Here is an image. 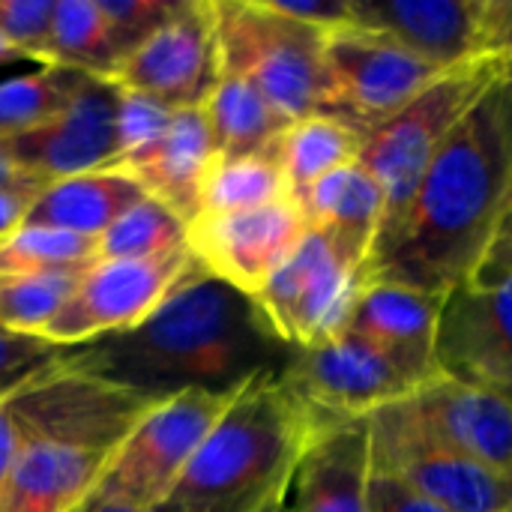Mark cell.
Segmentation results:
<instances>
[{
	"label": "cell",
	"mask_w": 512,
	"mask_h": 512,
	"mask_svg": "<svg viewBox=\"0 0 512 512\" xmlns=\"http://www.w3.org/2000/svg\"><path fill=\"white\" fill-rule=\"evenodd\" d=\"M501 81L438 150L408 210L375 246L369 279L438 297L474 279L512 198V144Z\"/></svg>",
	"instance_id": "cell-1"
},
{
	"label": "cell",
	"mask_w": 512,
	"mask_h": 512,
	"mask_svg": "<svg viewBox=\"0 0 512 512\" xmlns=\"http://www.w3.org/2000/svg\"><path fill=\"white\" fill-rule=\"evenodd\" d=\"M291 351L249 294L198 270L141 327L75 348L72 360L165 399L183 390H240L264 372L285 369Z\"/></svg>",
	"instance_id": "cell-2"
},
{
	"label": "cell",
	"mask_w": 512,
	"mask_h": 512,
	"mask_svg": "<svg viewBox=\"0 0 512 512\" xmlns=\"http://www.w3.org/2000/svg\"><path fill=\"white\" fill-rule=\"evenodd\" d=\"M279 372H264L237 390L171 498L201 512H258L291 492L294 471L318 432Z\"/></svg>",
	"instance_id": "cell-3"
},
{
	"label": "cell",
	"mask_w": 512,
	"mask_h": 512,
	"mask_svg": "<svg viewBox=\"0 0 512 512\" xmlns=\"http://www.w3.org/2000/svg\"><path fill=\"white\" fill-rule=\"evenodd\" d=\"M222 69L252 81L288 120L336 114L339 99L327 66V30L291 21L264 0H216Z\"/></svg>",
	"instance_id": "cell-4"
},
{
	"label": "cell",
	"mask_w": 512,
	"mask_h": 512,
	"mask_svg": "<svg viewBox=\"0 0 512 512\" xmlns=\"http://www.w3.org/2000/svg\"><path fill=\"white\" fill-rule=\"evenodd\" d=\"M507 66L498 60H474L444 72L414 102H408L387 123L375 126L360 150V165L384 189V225L378 243L396 228L423 183L432 159L453 135V129L474 111V105L504 78ZM375 243V246H378ZM375 255V252H372Z\"/></svg>",
	"instance_id": "cell-5"
},
{
	"label": "cell",
	"mask_w": 512,
	"mask_h": 512,
	"mask_svg": "<svg viewBox=\"0 0 512 512\" xmlns=\"http://www.w3.org/2000/svg\"><path fill=\"white\" fill-rule=\"evenodd\" d=\"M27 441H54L111 456L159 402L81 369L72 354L6 396Z\"/></svg>",
	"instance_id": "cell-6"
},
{
	"label": "cell",
	"mask_w": 512,
	"mask_h": 512,
	"mask_svg": "<svg viewBox=\"0 0 512 512\" xmlns=\"http://www.w3.org/2000/svg\"><path fill=\"white\" fill-rule=\"evenodd\" d=\"M366 282L369 270L351 261L327 231L309 225L288 261L252 300L288 348H315L348 330Z\"/></svg>",
	"instance_id": "cell-7"
},
{
	"label": "cell",
	"mask_w": 512,
	"mask_h": 512,
	"mask_svg": "<svg viewBox=\"0 0 512 512\" xmlns=\"http://www.w3.org/2000/svg\"><path fill=\"white\" fill-rule=\"evenodd\" d=\"M198 270L192 249L159 258H102L78 282L75 294L45 330L57 348H87L141 327Z\"/></svg>",
	"instance_id": "cell-8"
},
{
	"label": "cell",
	"mask_w": 512,
	"mask_h": 512,
	"mask_svg": "<svg viewBox=\"0 0 512 512\" xmlns=\"http://www.w3.org/2000/svg\"><path fill=\"white\" fill-rule=\"evenodd\" d=\"M234 396L237 390H183L159 399L117 444L96 486L159 507Z\"/></svg>",
	"instance_id": "cell-9"
},
{
	"label": "cell",
	"mask_w": 512,
	"mask_h": 512,
	"mask_svg": "<svg viewBox=\"0 0 512 512\" xmlns=\"http://www.w3.org/2000/svg\"><path fill=\"white\" fill-rule=\"evenodd\" d=\"M279 375L318 435L369 420L417 390L375 345L348 330L324 345L294 348Z\"/></svg>",
	"instance_id": "cell-10"
},
{
	"label": "cell",
	"mask_w": 512,
	"mask_h": 512,
	"mask_svg": "<svg viewBox=\"0 0 512 512\" xmlns=\"http://www.w3.org/2000/svg\"><path fill=\"white\" fill-rule=\"evenodd\" d=\"M372 462L399 474L444 512H512V471L480 465L429 438L402 405L369 417Z\"/></svg>",
	"instance_id": "cell-11"
},
{
	"label": "cell",
	"mask_w": 512,
	"mask_h": 512,
	"mask_svg": "<svg viewBox=\"0 0 512 512\" xmlns=\"http://www.w3.org/2000/svg\"><path fill=\"white\" fill-rule=\"evenodd\" d=\"M324 48L336 84L339 117L366 135L450 72L405 48L393 36L357 21L327 30Z\"/></svg>",
	"instance_id": "cell-12"
},
{
	"label": "cell",
	"mask_w": 512,
	"mask_h": 512,
	"mask_svg": "<svg viewBox=\"0 0 512 512\" xmlns=\"http://www.w3.org/2000/svg\"><path fill=\"white\" fill-rule=\"evenodd\" d=\"M219 78L216 6L213 0H183L180 9L117 66L111 81L126 93L183 111L204 108Z\"/></svg>",
	"instance_id": "cell-13"
},
{
	"label": "cell",
	"mask_w": 512,
	"mask_h": 512,
	"mask_svg": "<svg viewBox=\"0 0 512 512\" xmlns=\"http://www.w3.org/2000/svg\"><path fill=\"white\" fill-rule=\"evenodd\" d=\"M120 96L123 90L111 78L87 75L54 120L9 141L15 162L45 183L120 168Z\"/></svg>",
	"instance_id": "cell-14"
},
{
	"label": "cell",
	"mask_w": 512,
	"mask_h": 512,
	"mask_svg": "<svg viewBox=\"0 0 512 512\" xmlns=\"http://www.w3.org/2000/svg\"><path fill=\"white\" fill-rule=\"evenodd\" d=\"M306 231L303 207L294 198H282L243 213L198 216L189 225V249L210 276L258 297Z\"/></svg>",
	"instance_id": "cell-15"
},
{
	"label": "cell",
	"mask_w": 512,
	"mask_h": 512,
	"mask_svg": "<svg viewBox=\"0 0 512 512\" xmlns=\"http://www.w3.org/2000/svg\"><path fill=\"white\" fill-rule=\"evenodd\" d=\"M438 372L512 405V279L465 282L444 297Z\"/></svg>",
	"instance_id": "cell-16"
},
{
	"label": "cell",
	"mask_w": 512,
	"mask_h": 512,
	"mask_svg": "<svg viewBox=\"0 0 512 512\" xmlns=\"http://www.w3.org/2000/svg\"><path fill=\"white\" fill-rule=\"evenodd\" d=\"M444 297L399 282L369 279L357 297L348 333L375 345L417 390L438 372V324Z\"/></svg>",
	"instance_id": "cell-17"
},
{
	"label": "cell",
	"mask_w": 512,
	"mask_h": 512,
	"mask_svg": "<svg viewBox=\"0 0 512 512\" xmlns=\"http://www.w3.org/2000/svg\"><path fill=\"white\" fill-rule=\"evenodd\" d=\"M399 405L438 444L480 465L512 471L510 402L441 375Z\"/></svg>",
	"instance_id": "cell-18"
},
{
	"label": "cell",
	"mask_w": 512,
	"mask_h": 512,
	"mask_svg": "<svg viewBox=\"0 0 512 512\" xmlns=\"http://www.w3.org/2000/svg\"><path fill=\"white\" fill-rule=\"evenodd\" d=\"M351 12L441 69L483 60L480 0H351Z\"/></svg>",
	"instance_id": "cell-19"
},
{
	"label": "cell",
	"mask_w": 512,
	"mask_h": 512,
	"mask_svg": "<svg viewBox=\"0 0 512 512\" xmlns=\"http://www.w3.org/2000/svg\"><path fill=\"white\" fill-rule=\"evenodd\" d=\"M213 159L216 147L204 108H183L150 147L126 156L120 168L192 225L201 216V186Z\"/></svg>",
	"instance_id": "cell-20"
},
{
	"label": "cell",
	"mask_w": 512,
	"mask_h": 512,
	"mask_svg": "<svg viewBox=\"0 0 512 512\" xmlns=\"http://www.w3.org/2000/svg\"><path fill=\"white\" fill-rule=\"evenodd\" d=\"M372 474V426L354 420L321 432L303 453L291 492V512H366Z\"/></svg>",
	"instance_id": "cell-21"
},
{
	"label": "cell",
	"mask_w": 512,
	"mask_h": 512,
	"mask_svg": "<svg viewBox=\"0 0 512 512\" xmlns=\"http://www.w3.org/2000/svg\"><path fill=\"white\" fill-rule=\"evenodd\" d=\"M111 456L54 441H27L0 512H75L96 489Z\"/></svg>",
	"instance_id": "cell-22"
},
{
	"label": "cell",
	"mask_w": 512,
	"mask_h": 512,
	"mask_svg": "<svg viewBox=\"0 0 512 512\" xmlns=\"http://www.w3.org/2000/svg\"><path fill=\"white\" fill-rule=\"evenodd\" d=\"M297 204L309 225L327 231L351 261L369 270L384 225V189L360 159L315 183Z\"/></svg>",
	"instance_id": "cell-23"
},
{
	"label": "cell",
	"mask_w": 512,
	"mask_h": 512,
	"mask_svg": "<svg viewBox=\"0 0 512 512\" xmlns=\"http://www.w3.org/2000/svg\"><path fill=\"white\" fill-rule=\"evenodd\" d=\"M144 195V186L123 168L87 171L48 183L30 204L24 225H42L99 240Z\"/></svg>",
	"instance_id": "cell-24"
},
{
	"label": "cell",
	"mask_w": 512,
	"mask_h": 512,
	"mask_svg": "<svg viewBox=\"0 0 512 512\" xmlns=\"http://www.w3.org/2000/svg\"><path fill=\"white\" fill-rule=\"evenodd\" d=\"M216 156H249L273 153L285 129L291 126L261 90L237 72L222 69V78L204 102Z\"/></svg>",
	"instance_id": "cell-25"
},
{
	"label": "cell",
	"mask_w": 512,
	"mask_h": 512,
	"mask_svg": "<svg viewBox=\"0 0 512 512\" xmlns=\"http://www.w3.org/2000/svg\"><path fill=\"white\" fill-rule=\"evenodd\" d=\"M366 132L336 114H309L291 123L279 141V162L288 195L303 201L306 192L333 171L360 159Z\"/></svg>",
	"instance_id": "cell-26"
},
{
	"label": "cell",
	"mask_w": 512,
	"mask_h": 512,
	"mask_svg": "<svg viewBox=\"0 0 512 512\" xmlns=\"http://www.w3.org/2000/svg\"><path fill=\"white\" fill-rule=\"evenodd\" d=\"M288 195L279 150L249 156H216L201 186V216L243 213L276 204Z\"/></svg>",
	"instance_id": "cell-27"
},
{
	"label": "cell",
	"mask_w": 512,
	"mask_h": 512,
	"mask_svg": "<svg viewBox=\"0 0 512 512\" xmlns=\"http://www.w3.org/2000/svg\"><path fill=\"white\" fill-rule=\"evenodd\" d=\"M48 66H60L93 78H114L120 57L108 21L99 9V0H57L51 21Z\"/></svg>",
	"instance_id": "cell-28"
},
{
	"label": "cell",
	"mask_w": 512,
	"mask_h": 512,
	"mask_svg": "<svg viewBox=\"0 0 512 512\" xmlns=\"http://www.w3.org/2000/svg\"><path fill=\"white\" fill-rule=\"evenodd\" d=\"M84 78L81 72L42 66L0 81V141H12L54 120L72 102Z\"/></svg>",
	"instance_id": "cell-29"
},
{
	"label": "cell",
	"mask_w": 512,
	"mask_h": 512,
	"mask_svg": "<svg viewBox=\"0 0 512 512\" xmlns=\"http://www.w3.org/2000/svg\"><path fill=\"white\" fill-rule=\"evenodd\" d=\"M87 270L0 276V330L45 336Z\"/></svg>",
	"instance_id": "cell-30"
},
{
	"label": "cell",
	"mask_w": 512,
	"mask_h": 512,
	"mask_svg": "<svg viewBox=\"0 0 512 512\" xmlns=\"http://www.w3.org/2000/svg\"><path fill=\"white\" fill-rule=\"evenodd\" d=\"M189 249V225L159 198L144 195L102 237V258H159Z\"/></svg>",
	"instance_id": "cell-31"
},
{
	"label": "cell",
	"mask_w": 512,
	"mask_h": 512,
	"mask_svg": "<svg viewBox=\"0 0 512 512\" xmlns=\"http://www.w3.org/2000/svg\"><path fill=\"white\" fill-rule=\"evenodd\" d=\"M96 261H99V240L72 231L21 225L6 240H0V276L90 270Z\"/></svg>",
	"instance_id": "cell-32"
},
{
	"label": "cell",
	"mask_w": 512,
	"mask_h": 512,
	"mask_svg": "<svg viewBox=\"0 0 512 512\" xmlns=\"http://www.w3.org/2000/svg\"><path fill=\"white\" fill-rule=\"evenodd\" d=\"M180 3L183 0H99L120 63L144 45L180 9Z\"/></svg>",
	"instance_id": "cell-33"
},
{
	"label": "cell",
	"mask_w": 512,
	"mask_h": 512,
	"mask_svg": "<svg viewBox=\"0 0 512 512\" xmlns=\"http://www.w3.org/2000/svg\"><path fill=\"white\" fill-rule=\"evenodd\" d=\"M54 6L57 0H0V33L18 57L48 66Z\"/></svg>",
	"instance_id": "cell-34"
},
{
	"label": "cell",
	"mask_w": 512,
	"mask_h": 512,
	"mask_svg": "<svg viewBox=\"0 0 512 512\" xmlns=\"http://www.w3.org/2000/svg\"><path fill=\"white\" fill-rule=\"evenodd\" d=\"M72 351L57 348L39 336L0 330V396H9L21 384L63 363Z\"/></svg>",
	"instance_id": "cell-35"
},
{
	"label": "cell",
	"mask_w": 512,
	"mask_h": 512,
	"mask_svg": "<svg viewBox=\"0 0 512 512\" xmlns=\"http://www.w3.org/2000/svg\"><path fill=\"white\" fill-rule=\"evenodd\" d=\"M174 111L138 96V93H126L120 96V144H123V159L150 147L171 123Z\"/></svg>",
	"instance_id": "cell-36"
},
{
	"label": "cell",
	"mask_w": 512,
	"mask_h": 512,
	"mask_svg": "<svg viewBox=\"0 0 512 512\" xmlns=\"http://www.w3.org/2000/svg\"><path fill=\"white\" fill-rule=\"evenodd\" d=\"M366 512H444L429 498H423L414 486H408L399 474L372 462L369 474V498Z\"/></svg>",
	"instance_id": "cell-37"
},
{
	"label": "cell",
	"mask_w": 512,
	"mask_h": 512,
	"mask_svg": "<svg viewBox=\"0 0 512 512\" xmlns=\"http://www.w3.org/2000/svg\"><path fill=\"white\" fill-rule=\"evenodd\" d=\"M480 54L512 66V0H480Z\"/></svg>",
	"instance_id": "cell-38"
},
{
	"label": "cell",
	"mask_w": 512,
	"mask_h": 512,
	"mask_svg": "<svg viewBox=\"0 0 512 512\" xmlns=\"http://www.w3.org/2000/svg\"><path fill=\"white\" fill-rule=\"evenodd\" d=\"M264 3L291 21H300L318 30H333V27L354 21L351 0H264Z\"/></svg>",
	"instance_id": "cell-39"
},
{
	"label": "cell",
	"mask_w": 512,
	"mask_h": 512,
	"mask_svg": "<svg viewBox=\"0 0 512 512\" xmlns=\"http://www.w3.org/2000/svg\"><path fill=\"white\" fill-rule=\"evenodd\" d=\"M504 279H512V198L507 210L501 213L498 225H495L489 249H486V255H483V261H480L471 282L495 285V282H504Z\"/></svg>",
	"instance_id": "cell-40"
},
{
	"label": "cell",
	"mask_w": 512,
	"mask_h": 512,
	"mask_svg": "<svg viewBox=\"0 0 512 512\" xmlns=\"http://www.w3.org/2000/svg\"><path fill=\"white\" fill-rule=\"evenodd\" d=\"M24 444H27V438H24V432H21L15 414H12L9 402H6V396H3V399H0V501H3V495H6L9 477H12V471H15V462H18Z\"/></svg>",
	"instance_id": "cell-41"
},
{
	"label": "cell",
	"mask_w": 512,
	"mask_h": 512,
	"mask_svg": "<svg viewBox=\"0 0 512 512\" xmlns=\"http://www.w3.org/2000/svg\"><path fill=\"white\" fill-rule=\"evenodd\" d=\"M42 189H3L0 192V240H6L12 231H18L27 222L30 204L36 201Z\"/></svg>",
	"instance_id": "cell-42"
},
{
	"label": "cell",
	"mask_w": 512,
	"mask_h": 512,
	"mask_svg": "<svg viewBox=\"0 0 512 512\" xmlns=\"http://www.w3.org/2000/svg\"><path fill=\"white\" fill-rule=\"evenodd\" d=\"M45 186H48L45 180L27 174L15 162V156L9 150V141H0V192L3 189H45Z\"/></svg>",
	"instance_id": "cell-43"
},
{
	"label": "cell",
	"mask_w": 512,
	"mask_h": 512,
	"mask_svg": "<svg viewBox=\"0 0 512 512\" xmlns=\"http://www.w3.org/2000/svg\"><path fill=\"white\" fill-rule=\"evenodd\" d=\"M75 512H150V507H144L141 501H135L129 495H120V492L96 486L90 492V498Z\"/></svg>",
	"instance_id": "cell-44"
},
{
	"label": "cell",
	"mask_w": 512,
	"mask_h": 512,
	"mask_svg": "<svg viewBox=\"0 0 512 512\" xmlns=\"http://www.w3.org/2000/svg\"><path fill=\"white\" fill-rule=\"evenodd\" d=\"M501 102H504V120H507V132H510L512 144V66H507L504 81H501Z\"/></svg>",
	"instance_id": "cell-45"
},
{
	"label": "cell",
	"mask_w": 512,
	"mask_h": 512,
	"mask_svg": "<svg viewBox=\"0 0 512 512\" xmlns=\"http://www.w3.org/2000/svg\"><path fill=\"white\" fill-rule=\"evenodd\" d=\"M150 512H201V510H195V507H189V504H183V501H177V498H165L159 507H153Z\"/></svg>",
	"instance_id": "cell-46"
},
{
	"label": "cell",
	"mask_w": 512,
	"mask_h": 512,
	"mask_svg": "<svg viewBox=\"0 0 512 512\" xmlns=\"http://www.w3.org/2000/svg\"><path fill=\"white\" fill-rule=\"evenodd\" d=\"M9 60H18V54H15V48L3 39V33H0V66L3 63H9Z\"/></svg>",
	"instance_id": "cell-47"
},
{
	"label": "cell",
	"mask_w": 512,
	"mask_h": 512,
	"mask_svg": "<svg viewBox=\"0 0 512 512\" xmlns=\"http://www.w3.org/2000/svg\"><path fill=\"white\" fill-rule=\"evenodd\" d=\"M258 512H291V510H288V495H282V498L270 501L267 507H261Z\"/></svg>",
	"instance_id": "cell-48"
},
{
	"label": "cell",
	"mask_w": 512,
	"mask_h": 512,
	"mask_svg": "<svg viewBox=\"0 0 512 512\" xmlns=\"http://www.w3.org/2000/svg\"><path fill=\"white\" fill-rule=\"evenodd\" d=\"M0 399H3V396H0Z\"/></svg>",
	"instance_id": "cell-49"
}]
</instances>
